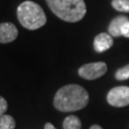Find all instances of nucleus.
I'll list each match as a JSON object with an SVG mask.
<instances>
[{
	"label": "nucleus",
	"mask_w": 129,
	"mask_h": 129,
	"mask_svg": "<svg viewBox=\"0 0 129 129\" xmlns=\"http://www.w3.org/2000/svg\"><path fill=\"white\" fill-rule=\"evenodd\" d=\"M63 129H81V121L77 116H68L63 121Z\"/></svg>",
	"instance_id": "9"
},
{
	"label": "nucleus",
	"mask_w": 129,
	"mask_h": 129,
	"mask_svg": "<svg viewBox=\"0 0 129 129\" xmlns=\"http://www.w3.org/2000/svg\"><path fill=\"white\" fill-rule=\"evenodd\" d=\"M121 36L129 37V21H127L121 28Z\"/></svg>",
	"instance_id": "14"
},
{
	"label": "nucleus",
	"mask_w": 129,
	"mask_h": 129,
	"mask_svg": "<svg viewBox=\"0 0 129 129\" xmlns=\"http://www.w3.org/2000/svg\"><path fill=\"white\" fill-rule=\"evenodd\" d=\"M90 129H102L100 125H98V124H94V125H92L91 127H90Z\"/></svg>",
	"instance_id": "16"
},
{
	"label": "nucleus",
	"mask_w": 129,
	"mask_h": 129,
	"mask_svg": "<svg viewBox=\"0 0 129 129\" xmlns=\"http://www.w3.org/2000/svg\"><path fill=\"white\" fill-rule=\"evenodd\" d=\"M44 129H56L54 126V125L52 124V123H50V122H47L46 124L44 125Z\"/></svg>",
	"instance_id": "15"
},
{
	"label": "nucleus",
	"mask_w": 129,
	"mask_h": 129,
	"mask_svg": "<svg viewBox=\"0 0 129 129\" xmlns=\"http://www.w3.org/2000/svg\"><path fill=\"white\" fill-rule=\"evenodd\" d=\"M18 36L15 25L11 22L0 24V43H10L14 41Z\"/></svg>",
	"instance_id": "6"
},
{
	"label": "nucleus",
	"mask_w": 129,
	"mask_h": 129,
	"mask_svg": "<svg viewBox=\"0 0 129 129\" xmlns=\"http://www.w3.org/2000/svg\"><path fill=\"white\" fill-rule=\"evenodd\" d=\"M16 14L20 24L28 30H37L44 26L47 21L44 11L33 1L22 2L18 6Z\"/></svg>",
	"instance_id": "3"
},
{
	"label": "nucleus",
	"mask_w": 129,
	"mask_h": 129,
	"mask_svg": "<svg viewBox=\"0 0 129 129\" xmlns=\"http://www.w3.org/2000/svg\"><path fill=\"white\" fill-rule=\"evenodd\" d=\"M15 120L10 115H3L0 117V129H14Z\"/></svg>",
	"instance_id": "10"
},
{
	"label": "nucleus",
	"mask_w": 129,
	"mask_h": 129,
	"mask_svg": "<svg viewBox=\"0 0 129 129\" xmlns=\"http://www.w3.org/2000/svg\"><path fill=\"white\" fill-rule=\"evenodd\" d=\"M112 7L119 12L129 13V0H113Z\"/></svg>",
	"instance_id": "11"
},
{
	"label": "nucleus",
	"mask_w": 129,
	"mask_h": 129,
	"mask_svg": "<svg viewBox=\"0 0 129 129\" xmlns=\"http://www.w3.org/2000/svg\"><path fill=\"white\" fill-rule=\"evenodd\" d=\"M106 71H107L106 63L102 61H99V62L87 63L81 66L78 69V75L82 78L93 80L102 77L106 73Z\"/></svg>",
	"instance_id": "4"
},
{
	"label": "nucleus",
	"mask_w": 129,
	"mask_h": 129,
	"mask_svg": "<svg viewBox=\"0 0 129 129\" xmlns=\"http://www.w3.org/2000/svg\"><path fill=\"white\" fill-rule=\"evenodd\" d=\"M115 77L119 80H125L129 78V64L119 69L116 72Z\"/></svg>",
	"instance_id": "12"
},
{
	"label": "nucleus",
	"mask_w": 129,
	"mask_h": 129,
	"mask_svg": "<svg viewBox=\"0 0 129 129\" xmlns=\"http://www.w3.org/2000/svg\"><path fill=\"white\" fill-rule=\"evenodd\" d=\"M7 109H8V103L4 98L0 96V117L4 115V113Z\"/></svg>",
	"instance_id": "13"
},
{
	"label": "nucleus",
	"mask_w": 129,
	"mask_h": 129,
	"mask_svg": "<svg viewBox=\"0 0 129 129\" xmlns=\"http://www.w3.org/2000/svg\"><path fill=\"white\" fill-rule=\"evenodd\" d=\"M88 102V92L78 84H68L61 87L54 98V105L61 112L80 110L87 105Z\"/></svg>",
	"instance_id": "1"
},
{
	"label": "nucleus",
	"mask_w": 129,
	"mask_h": 129,
	"mask_svg": "<svg viewBox=\"0 0 129 129\" xmlns=\"http://www.w3.org/2000/svg\"><path fill=\"white\" fill-rule=\"evenodd\" d=\"M114 41H113L112 36L107 33H102L98 35L94 39V49L98 53H102L110 49Z\"/></svg>",
	"instance_id": "7"
},
{
	"label": "nucleus",
	"mask_w": 129,
	"mask_h": 129,
	"mask_svg": "<svg viewBox=\"0 0 129 129\" xmlns=\"http://www.w3.org/2000/svg\"><path fill=\"white\" fill-rule=\"evenodd\" d=\"M127 21H129L128 17L124 15H119L113 19L109 24L108 27V33L112 37H120L121 36V28Z\"/></svg>",
	"instance_id": "8"
},
{
	"label": "nucleus",
	"mask_w": 129,
	"mask_h": 129,
	"mask_svg": "<svg viewBox=\"0 0 129 129\" xmlns=\"http://www.w3.org/2000/svg\"><path fill=\"white\" fill-rule=\"evenodd\" d=\"M54 14L67 22H78L86 14L84 0H46Z\"/></svg>",
	"instance_id": "2"
},
{
	"label": "nucleus",
	"mask_w": 129,
	"mask_h": 129,
	"mask_svg": "<svg viewBox=\"0 0 129 129\" xmlns=\"http://www.w3.org/2000/svg\"><path fill=\"white\" fill-rule=\"evenodd\" d=\"M107 102L115 107H124L129 105V87L118 86L111 89L107 94Z\"/></svg>",
	"instance_id": "5"
}]
</instances>
